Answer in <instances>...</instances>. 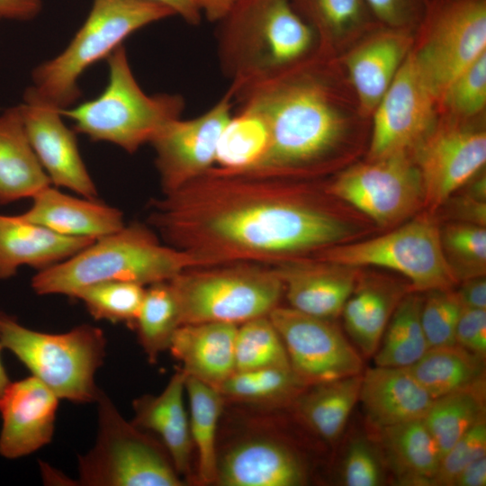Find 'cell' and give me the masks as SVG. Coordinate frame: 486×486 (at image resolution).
Listing matches in <instances>:
<instances>
[{
	"instance_id": "5",
	"label": "cell",
	"mask_w": 486,
	"mask_h": 486,
	"mask_svg": "<svg viewBox=\"0 0 486 486\" xmlns=\"http://www.w3.org/2000/svg\"><path fill=\"white\" fill-rule=\"evenodd\" d=\"M176 15L153 0H94L91 11L68 46L32 71L25 94L59 110L80 95L78 78L94 63L107 58L136 31Z\"/></svg>"
},
{
	"instance_id": "11",
	"label": "cell",
	"mask_w": 486,
	"mask_h": 486,
	"mask_svg": "<svg viewBox=\"0 0 486 486\" xmlns=\"http://www.w3.org/2000/svg\"><path fill=\"white\" fill-rule=\"evenodd\" d=\"M486 52V0H428L411 54L437 104L450 82Z\"/></svg>"
},
{
	"instance_id": "19",
	"label": "cell",
	"mask_w": 486,
	"mask_h": 486,
	"mask_svg": "<svg viewBox=\"0 0 486 486\" xmlns=\"http://www.w3.org/2000/svg\"><path fill=\"white\" fill-rule=\"evenodd\" d=\"M58 400L32 375L10 382L0 395V454L17 459L48 445L55 431Z\"/></svg>"
},
{
	"instance_id": "53",
	"label": "cell",
	"mask_w": 486,
	"mask_h": 486,
	"mask_svg": "<svg viewBox=\"0 0 486 486\" xmlns=\"http://www.w3.org/2000/svg\"><path fill=\"white\" fill-rule=\"evenodd\" d=\"M168 6L176 15H179L183 20L191 25L199 24L202 13L198 8L195 0H153Z\"/></svg>"
},
{
	"instance_id": "18",
	"label": "cell",
	"mask_w": 486,
	"mask_h": 486,
	"mask_svg": "<svg viewBox=\"0 0 486 486\" xmlns=\"http://www.w3.org/2000/svg\"><path fill=\"white\" fill-rule=\"evenodd\" d=\"M413 42L414 32L380 24L337 58L366 116L372 117Z\"/></svg>"
},
{
	"instance_id": "10",
	"label": "cell",
	"mask_w": 486,
	"mask_h": 486,
	"mask_svg": "<svg viewBox=\"0 0 486 486\" xmlns=\"http://www.w3.org/2000/svg\"><path fill=\"white\" fill-rule=\"evenodd\" d=\"M310 256L337 265L378 266L398 272L412 291L453 289L458 281L445 257L439 221L425 212L385 234L335 245Z\"/></svg>"
},
{
	"instance_id": "27",
	"label": "cell",
	"mask_w": 486,
	"mask_h": 486,
	"mask_svg": "<svg viewBox=\"0 0 486 486\" xmlns=\"http://www.w3.org/2000/svg\"><path fill=\"white\" fill-rule=\"evenodd\" d=\"M313 30L318 54L337 59L380 23L366 0H291Z\"/></svg>"
},
{
	"instance_id": "21",
	"label": "cell",
	"mask_w": 486,
	"mask_h": 486,
	"mask_svg": "<svg viewBox=\"0 0 486 486\" xmlns=\"http://www.w3.org/2000/svg\"><path fill=\"white\" fill-rule=\"evenodd\" d=\"M305 482L299 456L276 440H244L218 458L215 482L220 486H299Z\"/></svg>"
},
{
	"instance_id": "17",
	"label": "cell",
	"mask_w": 486,
	"mask_h": 486,
	"mask_svg": "<svg viewBox=\"0 0 486 486\" xmlns=\"http://www.w3.org/2000/svg\"><path fill=\"white\" fill-rule=\"evenodd\" d=\"M20 108L29 141L51 184L97 199L98 192L81 158L76 131L64 123L60 110L25 93Z\"/></svg>"
},
{
	"instance_id": "34",
	"label": "cell",
	"mask_w": 486,
	"mask_h": 486,
	"mask_svg": "<svg viewBox=\"0 0 486 486\" xmlns=\"http://www.w3.org/2000/svg\"><path fill=\"white\" fill-rule=\"evenodd\" d=\"M420 293L410 291L398 303L374 355L375 365L405 368L429 348L420 320Z\"/></svg>"
},
{
	"instance_id": "49",
	"label": "cell",
	"mask_w": 486,
	"mask_h": 486,
	"mask_svg": "<svg viewBox=\"0 0 486 486\" xmlns=\"http://www.w3.org/2000/svg\"><path fill=\"white\" fill-rule=\"evenodd\" d=\"M455 291L463 307L486 310L485 275L465 279Z\"/></svg>"
},
{
	"instance_id": "41",
	"label": "cell",
	"mask_w": 486,
	"mask_h": 486,
	"mask_svg": "<svg viewBox=\"0 0 486 486\" xmlns=\"http://www.w3.org/2000/svg\"><path fill=\"white\" fill-rule=\"evenodd\" d=\"M145 291L136 283L107 281L81 289L74 299L81 301L95 320L134 326Z\"/></svg>"
},
{
	"instance_id": "28",
	"label": "cell",
	"mask_w": 486,
	"mask_h": 486,
	"mask_svg": "<svg viewBox=\"0 0 486 486\" xmlns=\"http://www.w3.org/2000/svg\"><path fill=\"white\" fill-rule=\"evenodd\" d=\"M29 141L20 105L0 115V205L32 198L51 185Z\"/></svg>"
},
{
	"instance_id": "4",
	"label": "cell",
	"mask_w": 486,
	"mask_h": 486,
	"mask_svg": "<svg viewBox=\"0 0 486 486\" xmlns=\"http://www.w3.org/2000/svg\"><path fill=\"white\" fill-rule=\"evenodd\" d=\"M194 266L200 265L194 256L164 243L149 225L132 222L38 271L32 288L39 295L74 299L78 291L94 284L125 281L148 286Z\"/></svg>"
},
{
	"instance_id": "52",
	"label": "cell",
	"mask_w": 486,
	"mask_h": 486,
	"mask_svg": "<svg viewBox=\"0 0 486 486\" xmlns=\"http://www.w3.org/2000/svg\"><path fill=\"white\" fill-rule=\"evenodd\" d=\"M240 0H195L202 15L210 22H219Z\"/></svg>"
},
{
	"instance_id": "39",
	"label": "cell",
	"mask_w": 486,
	"mask_h": 486,
	"mask_svg": "<svg viewBox=\"0 0 486 486\" xmlns=\"http://www.w3.org/2000/svg\"><path fill=\"white\" fill-rule=\"evenodd\" d=\"M235 371L264 367H291L283 340L268 316L238 325Z\"/></svg>"
},
{
	"instance_id": "1",
	"label": "cell",
	"mask_w": 486,
	"mask_h": 486,
	"mask_svg": "<svg viewBox=\"0 0 486 486\" xmlns=\"http://www.w3.org/2000/svg\"><path fill=\"white\" fill-rule=\"evenodd\" d=\"M148 225L200 266H274L364 238L377 228L329 194L325 179H291L212 166L149 203Z\"/></svg>"
},
{
	"instance_id": "33",
	"label": "cell",
	"mask_w": 486,
	"mask_h": 486,
	"mask_svg": "<svg viewBox=\"0 0 486 486\" xmlns=\"http://www.w3.org/2000/svg\"><path fill=\"white\" fill-rule=\"evenodd\" d=\"M485 377L434 399L423 420L441 458L475 423L485 418Z\"/></svg>"
},
{
	"instance_id": "30",
	"label": "cell",
	"mask_w": 486,
	"mask_h": 486,
	"mask_svg": "<svg viewBox=\"0 0 486 486\" xmlns=\"http://www.w3.org/2000/svg\"><path fill=\"white\" fill-rule=\"evenodd\" d=\"M379 431L388 460L400 482L432 485L441 454L423 418Z\"/></svg>"
},
{
	"instance_id": "35",
	"label": "cell",
	"mask_w": 486,
	"mask_h": 486,
	"mask_svg": "<svg viewBox=\"0 0 486 486\" xmlns=\"http://www.w3.org/2000/svg\"><path fill=\"white\" fill-rule=\"evenodd\" d=\"M185 393L189 401V426L193 446L197 452L199 481L215 482L218 455L216 435L224 397L215 387L187 376Z\"/></svg>"
},
{
	"instance_id": "13",
	"label": "cell",
	"mask_w": 486,
	"mask_h": 486,
	"mask_svg": "<svg viewBox=\"0 0 486 486\" xmlns=\"http://www.w3.org/2000/svg\"><path fill=\"white\" fill-rule=\"evenodd\" d=\"M411 156L425 191L426 212L442 204L486 163V114L463 119L438 113L437 120Z\"/></svg>"
},
{
	"instance_id": "3",
	"label": "cell",
	"mask_w": 486,
	"mask_h": 486,
	"mask_svg": "<svg viewBox=\"0 0 486 486\" xmlns=\"http://www.w3.org/2000/svg\"><path fill=\"white\" fill-rule=\"evenodd\" d=\"M219 23V60L233 91L318 53L313 30L291 0H240Z\"/></svg>"
},
{
	"instance_id": "7",
	"label": "cell",
	"mask_w": 486,
	"mask_h": 486,
	"mask_svg": "<svg viewBox=\"0 0 486 486\" xmlns=\"http://www.w3.org/2000/svg\"><path fill=\"white\" fill-rule=\"evenodd\" d=\"M0 344L59 399L95 402L101 391L95 374L106 353V338L99 328L81 324L64 333H46L2 313Z\"/></svg>"
},
{
	"instance_id": "29",
	"label": "cell",
	"mask_w": 486,
	"mask_h": 486,
	"mask_svg": "<svg viewBox=\"0 0 486 486\" xmlns=\"http://www.w3.org/2000/svg\"><path fill=\"white\" fill-rule=\"evenodd\" d=\"M410 291L382 278L359 277L341 314L346 332L364 356L374 355L392 314Z\"/></svg>"
},
{
	"instance_id": "45",
	"label": "cell",
	"mask_w": 486,
	"mask_h": 486,
	"mask_svg": "<svg viewBox=\"0 0 486 486\" xmlns=\"http://www.w3.org/2000/svg\"><path fill=\"white\" fill-rule=\"evenodd\" d=\"M341 477L346 486H377L382 473L379 459L372 446L357 438L348 446L341 468Z\"/></svg>"
},
{
	"instance_id": "51",
	"label": "cell",
	"mask_w": 486,
	"mask_h": 486,
	"mask_svg": "<svg viewBox=\"0 0 486 486\" xmlns=\"http://www.w3.org/2000/svg\"><path fill=\"white\" fill-rule=\"evenodd\" d=\"M486 457L482 456L469 464L456 477L453 486H485Z\"/></svg>"
},
{
	"instance_id": "42",
	"label": "cell",
	"mask_w": 486,
	"mask_h": 486,
	"mask_svg": "<svg viewBox=\"0 0 486 486\" xmlns=\"http://www.w3.org/2000/svg\"><path fill=\"white\" fill-rule=\"evenodd\" d=\"M437 107L438 113L463 119L486 114V52L450 82Z\"/></svg>"
},
{
	"instance_id": "54",
	"label": "cell",
	"mask_w": 486,
	"mask_h": 486,
	"mask_svg": "<svg viewBox=\"0 0 486 486\" xmlns=\"http://www.w3.org/2000/svg\"><path fill=\"white\" fill-rule=\"evenodd\" d=\"M2 312H0V316H1ZM1 349L2 346H1V344H0V352H1ZM10 379L8 377V374L5 371V368L2 363V359H1V356H0V395L2 394V392H4V390L5 389V387L9 384L10 382Z\"/></svg>"
},
{
	"instance_id": "2",
	"label": "cell",
	"mask_w": 486,
	"mask_h": 486,
	"mask_svg": "<svg viewBox=\"0 0 486 486\" xmlns=\"http://www.w3.org/2000/svg\"><path fill=\"white\" fill-rule=\"evenodd\" d=\"M230 90L239 107L260 114L269 130L262 158L234 172L325 179L365 156L371 118L337 59L317 53L270 78Z\"/></svg>"
},
{
	"instance_id": "24",
	"label": "cell",
	"mask_w": 486,
	"mask_h": 486,
	"mask_svg": "<svg viewBox=\"0 0 486 486\" xmlns=\"http://www.w3.org/2000/svg\"><path fill=\"white\" fill-rule=\"evenodd\" d=\"M433 400L407 368L375 365L362 374L359 400L378 430L423 418Z\"/></svg>"
},
{
	"instance_id": "14",
	"label": "cell",
	"mask_w": 486,
	"mask_h": 486,
	"mask_svg": "<svg viewBox=\"0 0 486 486\" xmlns=\"http://www.w3.org/2000/svg\"><path fill=\"white\" fill-rule=\"evenodd\" d=\"M268 317L283 340L292 370L307 387L361 374L359 353L331 320L279 305Z\"/></svg>"
},
{
	"instance_id": "22",
	"label": "cell",
	"mask_w": 486,
	"mask_h": 486,
	"mask_svg": "<svg viewBox=\"0 0 486 486\" xmlns=\"http://www.w3.org/2000/svg\"><path fill=\"white\" fill-rule=\"evenodd\" d=\"M22 219L68 237L97 239L125 226L122 212L97 199L66 194L52 184L32 198Z\"/></svg>"
},
{
	"instance_id": "32",
	"label": "cell",
	"mask_w": 486,
	"mask_h": 486,
	"mask_svg": "<svg viewBox=\"0 0 486 486\" xmlns=\"http://www.w3.org/2000/svg\"><path fill=\"white\" fill-rule=\"evenodd\" d=\"M405 368L433 399H436L484 378L485 357L457 344L433 346Z\"/></svg>"
},
{
	"instance_id": "9",
	"label": "cell",
	"mask_w": 486,
	"mask_h": 486,
	"mask_svg": "<svg viewBox=\"0 0 486 486\" xmlns=\"http://www.w3.org/2000/svg\"><path fill=\"white\" fill-rule=\"evenodd\" d=\"M97 434L92 448L78 456V484L86 486H181L184 482L166 449L127 422L100 391Z\"/></svg>"
},
{
	"instance_id": "44",
	"label": "cell",
	"mask_w": 486,
	"mask_h": 486,
	"mask_svg": "<svg viewBox=\"0 0 486 486\" xmlns=\"http://www.w3.org/2000/svg\"><path fill=\"white\" fill-rule=\"evenodd\" d=\"M486 454V418L480 419L443 455L432 485L453 486L461 471Z\"/></svg>"
},
{
	"instance_id": "47",
	"label": "cell",
	"mask_w": 486,
	"mask_h": 486,
	"mask_svg": "<svg viewBox=\"0 0 486 486\" xmlns=\"http://www.w3.org/2000/svg\"><path fill=\"white\" fill-rule=\"evenodd\" d=\"M455 344L486 356V310L463 307L455 329Z\"/></svg>"
},
{
	"instance_id": "46",
	"label": "cell",
	"mask_w": 486,
	"mask_h": 486,
	"mask_svg": "<svg viewBox=\"0 0 486 486\" xmlns=\"http://www.w3.org/2000/svg\"><path fill=\"white\" fill-rule=\"evenodd\" d=\"M376 21L415 33L428 0H366Z\"/></svg>"
},
{
	"instance_id": "20",
	"label": "cell",
	"mask_w": 486,
	"mask_h": 486,
	"mask_svg": "<svg viewBox=\"0 0 486 486\" xmlns=\"http://www.w3.org/2000/svg\"><path fill=\"white\" fill-rule=\"evenodd\" d=\"M281 279L289 307L326 320L341 315L360 277L356 267L312 256L271 266Z\"/></svg>"
},
{
	"instance_id": "15",
	"label": "cell",
	"mask_w": 486,
	"mask_h": 486,
	"mask_svg": "<svg viewBox=\"0 0 486 486\" xmlns=\"http://www.w3.org/2000/svg\"><path fill=\"white\" fill-rule=\"evenodd\" d=\"M437 117V100L410 51L371 117L370 140L364 158L411 154Z\"/></svg>"
},
{
	"instance_id": "38",
	"label": "cell",
	"mask_w": 486,
	"mask_h": 486,
	"mask_svg": "<svg viewBox=\"0 0 486 486\" xmlns=\"http://www.w3.org/2000/svg\"><path fill=\"white\" fill-rule=\"evenodd\" d=\"M308 388L291 367L235 371L216 389L224 398L254 403L295 400Z\"/></svg>"
},
{
	"instance_id": "36",
	"label": "cell",
	"mask_w": 486,
	"mask_h": 486,
	"mask_svg": "<svg viewBox=\"0 0 486 486\" xmlns=\"http://www.w3.org/2000/svg\"><path fill=\"white\" fill-rule=\"evenodd\" d=\"M181 325L179 304L169 281L148 285L133 327L149 361L155 362L168 349Z\"/></svg>"
},
{
	"instance_id": "26",
	"label": "cell",
	"mask_w": 486,
	"mask_h": 486,
	"mask_svg": "<svg viewBox=\"0 0 486 486\" xmlns=\"http://www.w3.org/2000/svg\"><path fill=\"white\" fill-rule=\"evenodd\" d=\"M186 374L180 369L157 396H144L134 401L133 424L154 432L162 442L179 475L188 476L191 470L193 443L189 416L184 403Z\"/></svg>"
},
{
	"instance_id": "40",
	"label": "cell",
	"mask_w": 486,
	"mask_h": 486,
	"mask_svg": "<svg viewBox=\"0 0 486 486\" xmlns=\"http://www.w3.org/2000/svg\"><path fill=\"white\" fill-rule=\"evenodd\" d=\"M442 249L458 284L486 274V227L446 220L440 227Z\"/></svg>"
},
{
	"instance_id": "16",
	"label": "cell",
	"mask_w": 486,
	"mask_h": 486,
	"mask_svg": "<svg viewBox=\"0 0 486 486\" xmlns=\"http://www.w3.org/2000/svg\"><path fill=\"white\" fill-rule=\"evenodd\" d=\"M233 100L229 88L204 113L173 120L151 140L162 194L177 190L214 166L220 135L232 117Z\"/></svg>"
},
{
	"instance_id": "48",
	"label": "cell",
	"mask_w": 486,
	"mask_h": 486,
	"mask_svg": "<svg viewBox=\"0 0 486 486\" xmlns=\"http://www.w3.org/2000/svg\"><path fill=\"white\" fill-rule=\"evenodd\" d=\"M463 191L462 194H453L437 211L444 210L443 217L447 220L485 227L486 200L475 197L465 190Z\"/></svg>"
},
{
	"instance_id": "8",
	"label": "cell",
	"mask_w": 486,
	"mask_h": 486,
	"mask_svg": "<svg viewBox=\"0 0 486 486\" xmlns=\"http://www.w3.org/2000/svg\"><path fill=\"white\" fill-rule=\"evenodd\" d=\"M183 324L239 325L268 316L279 305L284 285L271 266L235 263L190 267L169 280Z\"/></svg>"
},
{
	"instance_id": "31",
	"label": "cell",
	"mask_w": 486,
	"mask_h": 486,
	"mask_svg": "<svg viewBox=\"0 0 486 486\" xmlns=\"http://www.w3.org/2000/svg\"><path fill=\"white\" fill-rule=\"evenodd\" d=\"M362 374L310 386L296 399L302 421L323 440L337 441L359 400Z\"/></svg>"
},
{
	"instance_id": "37",
	"label": "cell",
	"mask_w": 486,
	"mask_h": 486,
	"mask_svg": "<svg viewBox=\"0 0 486 486\" xmlns=\"http://www.w3.org/2000/svg\"><path fill=\"white\" fill-rule=\"evenodd\" d=\"M268 143L269 130L264 118L239 107L220 135L214 166L228 171L247 170L262 158Z\"/></svg>"
},
{
	"instance_id": "25",
	"label": "cell",
	"mask_w": 486,
	"mask_h": 486,
	"mask_svg": "<svg viewBox=\"0 0 486 486\" xmlns=\"http://www.w3.org/2000/svg\"><path fill=\"white\" fill-rule=\"evenodd\" d=\"M237 328L238 325L226 322L183 324L168 349L187 376L217 388L235 372Z\"/></svg>"
},
{
	"instance_id": "12",
	"label": "cell",
	"mask_w": 486,
	"mask_h": 486,
	"mask_svg": "<svg viewBox=\"0 0 486 486\" xmlns=\"http://www.w3.org/2000/svg\"><path fill=\"white\" fill-rule=\"evenodd\" d=\"M325 189L379 229L397 227L425 208L422 177L408 153L364 158L325 179Z\"/></svg>"
},
{
	"instance_id": "50",
	"label": "cell",
	"mask_w": 486,
	"mask_h": 486,
	"mask_svg": "<svg viewBox=\"0 0 486 486\" xmlns=\"http://www.w3.org/2000/svg\"><path fill=\"white\" fill-rule=\"evenodd\" d=\"M42 0H0V19L26 21L41 10Z\"/></svg>"
},
{
	"instance_id": "23",
	"label": "cell",
	"mask_w": 486,
	"mask_h": 486,
	"mask_svg": "<svg viewBox=\"0 0 486 486\" xmlns=\"http://www.w3.org/2000/svg\"><path fill=\"white\" fill-rule=\"evenodd\" d=\"M95 239L68 237L22 219L0 214V280L28 266L38 271L58 264Z\"/></svg>"
},
{
	"instance_id": "6",
	"label": "cell",
	"mask_w": 486,
	"mask_h": 486,
	"mask_svg": "<svg viewBox=\"0 0 486 486\" xmlns=\"http://www.w3.org/2000/svg\"><path fill=\"white\" fill-rule=\"evenodd\" d=\"M106 58L109 81L104 91L91 101L59 112L74 122L76 132L132 154L149 143L164 125L181 118L184 100L178 94H147L133 76L122 44Z\"/></svg>"
},
{
	"instance_id": "43",
	"label": "cell",
	"mask_w": 486,
	"mask_h": 486,
	"mask_svg": "<svg viewBox=\"0 0 486 486\" xmlns=\"http://www.w3.org/2000/svg\"><path fill=\"white\" fill-rule=\"evenodd\" d=\"M462 309L454 288L426 292L420 320L429 347L455 344V329Z\"/></svg>"
}]
</instances>
